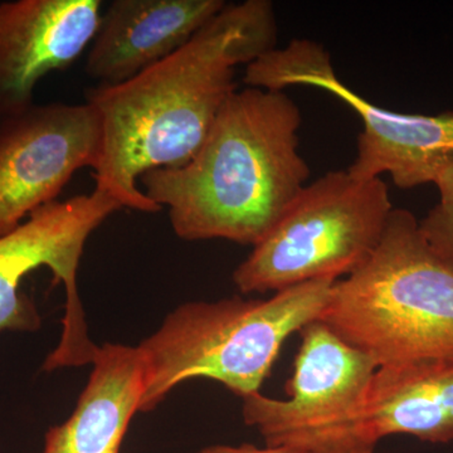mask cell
<instances>
[{
    "instance_id": "cell-1",
    "label": "cell",
    "mask_w": 453,
    "mask_h": 453,
    "mask_svg": "<svg viewBox=\"0 0 453 453\" xmlns=\"http://www.w3.org/2000/svg\"><path fill=\"white\" fill-rule=\"evenodd\" d=\"M268 0L226 4L186 46L120 85L89 88L86 103L100 115L103 148L95 187L122 208L157 213L139 179L155 169L187 165L237 89L235 70L277 49Z\"/></svg>"
},
{
    "instance_id": "cell-2",
    "label": "cell",
    "mask_w": 453,
    "mask_h": 453,
    "mask_svg": "<svg viewBox=\"0 0 453 453\" xmlns=\"http://www.w3.org/2000/svg\"><path fill=\"white\" fill-rule=\"evenodd\" d=\"M299 106L285 91L235 89L196 157L139 179L181 240L256 246L305 188Z\"/></svg>"
},
{
    "instance_id": "cell-3",
    "label": "cell",
    "mask_w": 453,
    "mask_h": 453,
    "mask_svg": "<svg viewBox=\"0 0 453 453\" xmlns=\"http://www.w3.org/2000/svg\"><path fill=\"white\" fill-rule=\"evenodd\" d=\"M319 321L378 366L453 360V264L395 208L377 250L334 285Z\"/></svg>"
},
{
    "instance_id": "cell-4",
    "label": "cell",
    "mask_w": 453,
    "mask_h": 453,
    "mask_svg": "<svg viewBox=\"0 0 453 453\" xmlns=\"http://www.w3.org/2000/svg\"><path fill=\"white\" fill-rule=\"evenodd\" d=\"M335 282L303 283L270 299L179 306L138 347L144 362L140 412L154 411L175 387L196 378L219 381L241 398L259 393L286 340L319 320Z\"/></svg>"
},
{
    "instance_id": "cell-5",
    "label": "cell",
    "mask_w": 453,
    "mask_h": 453,
    "mask_svg": "<svg viewBox=\"0 0 453 453\" xmlns=\"http://www.w3.org/2000/svg\"><path fill=\"white\" fill-rule=\"evenodd\" d=\"M395 210L383 179L329 172L301 190L290 208L235 268L242 294L279 292L347 277L377 250Z\"/></svg>"
},
{
    "instance_id": "cell-6",
    "label": "cell",
    "mask_w": 453,
    "mask_h": 453,
    "mask_svg": "<svg viewBox=\"0 0 453 453\" xmlns=\"http://www.w3.org/2000/svg\"><path fill=\"white\" fill-rule=\"evenodd\" d=\"M300 334L290 396H244V423L257 429L266 446L303 453H375L365 404L377 363L321 321Z\"/></svg>"
},
{
    "instance_id": "cell-7",
    "label": "cell",
    "mask_w": 453,
    "mask_h": 453,
    "mask_svg": "<svg viewBox=\"0 0 453 453\" xmlns=\"http://www.w3.org/2000/svg\"><path fill=\"white\" fill-rule=\"evenodd\" d=\"M246 88L283 91L290 86H311L348 104L363 121L356 160L349 174L362 180L389 174L396 187L412 189L436 183L453 163V111L440 115H408L375 106L349 88L335 73L323 44L292 40L246 65Z\"/></svg>"
},
{
    "instance_id": "cell-8",
    "label": "cell",
    "mask_w": 453,
    "mask_h": 453,
    "mask_svg": "<svg viewBox=\"0 0 453 453\" xmlns=\"http://www.w3.org/2000/svg\"><path fill=\"white\" fill-rule=\"evenodd\" d=\"M120 210V202L95 187L88 195L43 205L0 237V332L40 329V312L20 290V282L44 266L52 271L57 282L64 283L67 294L64 333L53 357L61 365H80L94 357L96 345L88 335L77 271L89 235Z\"/></svg>"
},
{
    "instance_id": "cell-9",
    "label": "cell",
    "mask_w": 453,
    "mask_h": 453,
    "mask_svg": "<svg viewBox=\"0 0 453 453\" xmlns=\"http://www.w3.org/2000/svg\"><path fill=\"white\" fill-rule=\"evenodd\" d=\"M103 125L91 104H33L0 118V237L96 168Z\"/></svg>"
},
{
    "instance_id": "cell-10",
    "label": "cell",
    "mask_w": 453,
    "mask_h": 453,
    "mask_svg": "<svg viewBox=\"0 0 453 453\" xmlns=\"http://www.w3.org/2000/svg\"><path fill=\"white\" fill-rule=\"evenodd\" d=\"M100 0L0 3V118L35 104L37 83L62 71L96 35Z\"/></svg>"
},
{
    "instance_id": "cell-11",
    "label": "cell",
    "mask_w": 453,
    "mask_h": 453,
    "mask_svg": "<svg viewBox=\"0 0 453 453\" xmlns=\"http://www.w3.org/2000/svg\"><path fill=\"white\" fill-rule=\"evenodd\" d=\"M225 0H113L101 17L85 71L100 86L120 85L174 55Z\"/></svg>"
},
{
    "instance_id": "cell-12",
    "label": "cell",
    "mask_w": 453,
    "mask_h": 453,
    "mask_svg": "<svg viewBox=\"0 0 453 453\" xmlns=\"http://www.w3.org/2000/svg\"><path fill=\"white\" fill-rule=\"evenodd\" d=\"M94 369L73 416L47 431L42 453H120L122 440L144 395L138 348H98Z\"/></svg>"
},
{
    "instance_id": "cell-13",
    "label": "cell",
    "mask_w": 453,
    "mask_h": 453,
    "mask_svg": "<svg viewBox=\"0 0 453 453\" xmlns=\"http://www.w3.org/2000/svg\"><path fill=\"white\" fill-rule=\"evenodd\" d=\"M366 432L408 434L422 442L453 441V360L419 359L378 366L365 404Z\"/></svg>"
},
{
    "instance_id": "cell-14",
    "label": "cell",
    "mask_w": 453,
    "mask_h": 453,
    "mask_svg": "<svg viewBox=\"0 0 453 453\" xmlns=\"http://www.w3.org/2000/svg\"><path fill=\"white\" fill-rule=\"evenodd\" d=\"M440 202L419 220L422 234L443 257L453 264V163L436 180Z\"/></svg>"
},
{
    "instance_id": "cell-15",
    "label": "cell",
    "mask_w": 453,
    "mask_h": 453,
    "mask_svg": "<svg viewBox=\"0 0 453 453\" xmlns=\"http://www.w3.org/2000/svg\"><path fill=\"white\" fill-rule=\"evenodd\" d=\"M196 453H303L297 451V449H288V447H271L265 446L256 447L244 443L241 446H226V445H214L205 447L201 451Z\"/></svg>"
}]
</instances>
